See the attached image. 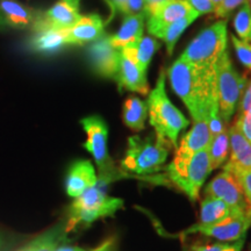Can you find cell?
I'll return each mask as SVG.
<instances>
[{"instance_id":"6da1fadb","label":"cell","mask_w":251,"mask_h":251,"mask_svg":"<svg viewBox=\"0 0 251 251\" xmlns=\"http://www.w3.org/2000/svg\"><path fill=\"white\" fill-rule=\"evenodd\" d=\"M175 93L185 103L193 121L206 120L213 101L218 100L215 70L194 67L179 57L168 70Z\"/></svg>"},{"instance_id":"7a4b0ae2","label":"cell","mask_w":251,"mask_h":251,"mask_svg":"<svg viewBox=\"0 0 251 251\" xmlns=\"http://www.w3.org/2000/svg\"><path fill=\"white\" fill-rule=\"evenodd\" d=\"M107 183L97 179L92 187L84 191L71 203L65 222V234L71 233L78 226L93 224L97 220L113 216L124 208V200L113 198L107 194Z\"/></svg>"},{"instance_id":"3957f363","label":"cell","mask_w":251,"mask_h":251,"mask_svg":"<svg viewBox=\"0 0 251 251\" xmlns=\"http://www.w3.org/2000/svg\"><path fill=\"white\" fill-rule=\"evenodd\" d=\"M149 122L155 129L158 139L168 142L172 148L177 149L178 136L190 121L169 99L165 90V72L159 75L157 84L149 94L148 102Z\"/></svg>"},{"instance_id":"277c9868","label":"cell","mask_w":251,"mask_h":251,"mask_svg":"<svg viewBox=\"0 0 251 251\" xmlns=\"http://www.w3.org/2000/svg\"><path fill=\"white\" fill-rule=\"evenodd\" d=\"M171 146L156 136L142 139L140 136H130L124 159L121 161V170L136 175H149L158 171L164 164Z\"/></svg>"},{"instance_id":"5b68a950","label":"cell","mask_w":251,"mask_h":251,"mask_svg":"<svg viewBox=\"0 0 251 251\" xmlns=\"http://www.w3.org/2000/svg\"><path fill=\"white\" fill-rule=\"evenodd\" d=\"M226 50L227 21L220 20L200 31L180 57L197 68L215 70L216 63Z\"/></svg>"},{"instance_id":"8992f818","label":"cell","mask_w":251,"mask_h":251,"mask_svg":"<svg viewBox=\"0 0 251 251\" xmlns=\"http://www.w3.org/2000/svg\"><path fill=\"white\" fill-rule=\"evenodd\" d=\"M247 83V77L241 76L236 71L228 50H226L215 65V86L219 111L226 124L233 118Z\"/></svg>"},{"instance_id":"52a82bcc","label":"cell","mask_w":251,"mask_h":251,"mask_svg":"<svg viewBox=\"0 0 251 251\" xmlns=\"http://www.w3.org/2000/svg\"><path fill=\"white\" fill-rule=\"evenodd\" d=\"M80 125L85 130L87 140L83 147L89 151L96 161L98 168V179L111 184L114 180L121 178L122 172L120 169L115 168L108 153L107 140L108 127L105 120L99 115H91L80 120Z\"/></svg>"},{"instance_id":"ba28073f","label":"cell","mask_w":251,"mask_h":251,"mask_svg":"<svg viewBox=\"0 0 251 251\" xmlns=\"http://www.w3.org/2000/svg\"><path fill=\"white\" fill-rule=\"evenodd\" d=\"M211 171V161L207 148L194 153L180 170L168 171V178L192 201H196L199 198L200 188Z\"/></svg>"},{"instance_id":"9c48e42d","label":"cell","mask_w":251,"mask_h":251,"mask_svg":"<svg viewBox=\"0 0 251 251\" xmlns=\"http://www.w3.org/2000/svg\"><path fill=\"white\" fill-rule=\"evenodd\" d=\"M251 227V213H235L222 221L213 225H194L184 235L200 233L206 236L216 238L220 242L234 243L246 238L248 229Z\"/></svg>"},{"instance_id":"30bf717a","label":"cell","mask_w":251,"mask_h":251,"mask_svg":"<svg viewBox=\"0 0 251 251\" xmlns=\"http://www.w3.org/2000/svg\"><path fill=\"white\" fill-rule=\"evenodd\" d=\"M212 135L206 120L194 121V125L188 133L181 139L179 147H177L174 161L166 168V171L180 170L194 153L201 151L209 147Z\"/></svg>"},{"instance_id":"8fae6325","label":"cell","mask_w":251,"mask_h":251,"mask_svg":"<svg viewBox=\"0 0 251 251\" xmlns=\"http://www.w3.org/2000/svg\"><path fill=\"white\" fill-rule=\"evenodd\" d=\"M80 1L81 0H58L47 12H40L31 29H68L74 26L81 17L79 13Z\"/></svg>"},{"instance_id":"7c38bea8","label":"cell","mask_w":251,"mask_h":251,"mask_svg":"<svg viewBox=\"0 0 251 251\" xmlns=\"http://www.w3.org/2000/svg\"><path fill=\"white\" fill-rule=\"evenodd\" d=\"M206 197L216 198L222 200L235 209L243 212L248 211V205L244 194L236 177L229 171H222L214 179H212L205 187ZM250 213V212H249Z\"/></svg>"},{"instance_id":"4fadbf2b","label":"cell","mask_w":251,"mask_h":251,"mask_svg":"<svg viewBox=\"0 0 251 251\" xmlns=\"http://www.w3.org/2000/svg\"><path fill=\"white\" fill-rule=\"evenodd\" d=\"M120 50L113 48L109 36L102 35L96 40L89 48V58L93 70L99 76L115 78L120 65Z\"/></svg>"},{"instance_id":"5bb4252c","label":"cell","mask_w":251,"mask_h":251,"mask_svg":"<svg viewBox=\"0 0 251 251\" xmlns=\"http://www.w3.org/2000/svg\"><path fill=\"white\" fill-rule=\"evenodd\" d=\"M193 11L192 6L186 0H164L155 6L146 17L148 19V31L152 35L155 31L180 20Z\"/></svg>"},{"instance_id":"9a60e30c","label":"cell","mask_w":251,"mask_h":251,"mask_svg":"<svg viewBox=\"0 0 251 251\" xmlns=\"http://www.w3.org/2000/svg\"><path fill=\"white\" fill-rule=\"evenodd\" d=\"M103 21L98 14L81 15L74 26L67 29L68 46H83L103 35Z\"/></svg>"},{"instance_id":"2e32d148","label":"cell","mask_w":251,"mask_h":251,"mask_svg":"<svg viewBox=\"0 0 251 251\" xmlns=\"http://www.w3.org/2000/svg\"><path fill=\"white\" fill-rule=\"evenodd\" d=\"M96 170L92 163L87 159L76 161L69 168L65 178V191L71 198H78L84 191L97 183Z\"/></svg>"},{"instance_id":"e0dca14e","label":"cell","mask_w":251,"mask_h":251,"mask_svg":"<svg viewBox=\"0 0 251 251\" xmlns=\"http://www.w3.org/2000/svg\"><path fill=\"white\" fill-rule=\"evenodd\" d=\"M228 134L230 157L224 166V170L231 174L236 171L251 170V143L240 133L235 124L228 128Z\"/></svg>"},{"instance_id":"ac0fdd59","label":"cell","mask_w":251,"mask_h":251,"mask_svg":"<svg viewBox=\"0 0 251 251\" xmlns=\"http://www.w3.org/2000/svg\"><path fill=\"white\" fill-rule=\"evenodd\" d=\"M115 79L118 81L120 91L127 90L130 92H137L142 96L149 93L147 72L141 70L130 58L124 54H121L120 65H119V71Z\"/></svg>"},{"instance_id":"d6986e66","label":"cell","mask_w":251,"mask_h":251,"mask_svg":"<svg viewBox=\"0 0 251 251\" xmlns=\"http://www.w3.org/2000/svg\"><path fill=\"white\" fill-rule=\"evenodd\" d=\"M0 12L8 27L19 29L33 27L40 14V12L15 0H0Z\"/></svg>"},{"instance_id":"ffe728a7","label":"cell","mask_w":251,"mask_h":251,"mask_svg":"<svg viewBox=\"0 0 251 251\" xmlns=\"http://www.w3.org/2000/svg\"><path fill=\"white\" fill-rule=\"evenodd\" d=\"M146 15L142 13L126 15L124 24L115 33L114 35L109 36V42L113 48L121 50L125 47L134 45L143 36V27Z\"/></svg>"},{"instance_id":"44dd1931","label":"cell","mask_w":251,"mask_h":251,"mask_svg":"<svg viewBox=\"0 0 251 251\" xmlns=\"http://www.w3.org/2000/svg\"><path fill=\"white\" fill-rule=\"evenodd\" d=\"M65 46H68L67 29L43 28L34 30V35L30 40V48L40 54H55Z\"/></svg>"},{"instance_id":"7402d4cb","label":"cell","mask_w":251,"mask_h":251,"mask_svg":"<svg viewBox=\"0 0 251 251\" xmlns=\"http://www.w3.org/2000/svg\"><path fill=\"white\" fill-rule=\"evenodd\" d=\"M159 47H161L159 43L153 37L144 36L137 41V42H135L134 45L122 48L120 51L121 54L130 58L141 70L147 72L150 61H151L155 52L159 49Z\"/></svg>"},{"instance_id":"603a6c76","label":"cell","mask_w":251,"mask_h":251,"mask_svg":"<svg viewBox=\"0 0 251 251\" xmlns=\"http://www.w3.org/2000/svg\"><path fill=\"white\" fill-rule=\"evenodd\" d=\"M235 213H246L240 209H235L222 200L216 198L206 197L200 206L199 225H213L216 222L235 214Z\"/></svg>"},{"instance_id":"cb8c5ba5","label":"cell","mask_w":251,"mask_h":251,"mask_svg":"<svg viewBox=\"0 0 251 251\" xmlns=\"http://www.w3.org/2000/svg\"><path fill=\"white\" fill-rule=\"evenodd\" d=\"M147 117H148V105L137 97L127 98L122 107V120L124 124L134 131L144 129Z\"/></svg>"},{"instance_id":"d4e9b609","label":"cell","mask_w":251,"mask_h":251,"mask_svg":"<svg viewBox=\"0 0 251 251\" xmlns=\"http://www.w3.org/2000/svg\"><path fill=\"white\" fill-rule=\"evenodd\" d=\"M200 15L201 14L198 13L197 11H193L192 13L186 15V17L180 19V20L175 21V23L168 25V26L163 27L161 29L155 31L152 35L164 41L166 45V49H168V54L171 56L172 52H174L176 43L179 40L181 34H183L184 31L186 30V28L190 26L191 24L194 23Z\"/></svg>"},{"instance_id":"484cf974","label":"cell","mask_w":251,"mask_h":251,"mask_svg":"<svg viewBox=\"0 0 251 251\" xmlns=\"http://www.w3.org/2000/svg\"><path fill=\"white\" fill-rule=\"evenodd\" d=\"M65 224L57 225L56 227L49 229L46 233L41 234L29 244H27L28 251H56L59 243L64 241Z\"/></svg>"},{"instance_id":"4316f807","label":"cell","mask_w":251,"mask_h":251,"mask_svg":"<svg viewBox=\"0 0 251 251\" xmlns=\"http://www.w3.org/2000/svg\"><path fill=\"white\" fill-rule=\"evenodd\" d=\"M229 150H230V144H229L228 129L212 137V141L208 147V155L212 170L219 169L220 166L225 164L226 161L228 159Z\"/></svg>"},{"instance_id":"83f0119b","label":"cell","mask_w":251,"mask_h":251,"mask_svg":"<svg viewBox=\"0 0 251 251\" xmlns=\"http://www.w3.org/2000/svg\"><path fill=\"white\" fill-rule=\"evenodd\" d=\"M234 28L238 39L251 42V9L248 0L238 8L234 19Z\"/></svg>"},{"instance_id":"f1b7e54d","label":"cell","mask_w":251,"mask_h":251,"mask_svg":"<svg viewBox=\"0 0 251 251\" xmlns=\"http://www.w3.org/2000/svg\"><path fill=\"white\" fill-rule=\"evenodd\" d=\"M231 42H233L238 61L243 67L251 71V42H244L235 35H231Z\"/></svg>"},{"instance_id":"f546056e","label":"cell","mask_w":251,"mask_h":251,"mask_svg":"<svg viewBox=\"0 0 251 251\" xmlns=\"http://www.w3.org/2000/svg\"><path fill=\"white\" fill-rule=\"evenodd\" d=\"M244 238L234 243H213V244H193L192 251H240L242 250Z\"/></svg>"},{"instance_id":"4dcf8cb0","label":"cell","mask_w":251,"mask_h":251,"mask_svg":"<svg viewBox=\"0 0 251 251\" xmlns=\"http://www.w3.org/2000/svg\"><path fill=\"white\" fill-rule=\"evenodd\" d=\"M236 179L242 187L244 199L248 205V211L251 213V170H243L233 172Z\"/></svg>"},{"instance_id":"1f68e13d","label":"cell","mask_w":251,"mask_h":251,"mask_svg":"<svg viewBox=\"0 0 251 251\" xmlns=\"http://www.w3.org/2000/svg\"><path fill=\"white\" fill-rule=\"evenodd\" d=\"M247 0H222L219 6H216L214 13L219 18H228L237 7H240Z\"/></svg>"},{"instance_id":"d6a6232c","label":"cell","mask_w":251,"mask_h":251,"mask_svg":"<svg viewBox=\"0 0 251 251\" xmlns=\"http://www.w3.org/2000/svg\"><path fill=\"white\" fill-rule=\"evenodd\" d=\"M235 126L240 133L251 143V114L250 113H238Z\"/></svg>"},{"instance_id":"836d02e7","label":"cell","mask_w":251,"mask_h":251,"mask_svg":"<svg viewBox=\"0 0 251 251\" xmlns=\"http://www.w3.org/2000/svg\"><path fill=\"white\" fill-rule=\"evenodd\" d=\"M238 105H240L238 113H250L251 114V79L248 80Z\"/></svg>"},{"instance_id":"e575fe53","label":"cell","mask_w":251,"mask_h":251,"mask_svg":"<svg viewBox=\"0 0 251 251\" xmlns=\"http://www.w3.org/2000/svg\"><path fill=\"white\" fill-rule=\"evenodd\" d=\"M143 7H144V0H127L122 13L125 15L137 14V13H141V11H143Z\"/></svg>"},{"instance_id":"d590c367","label":"cell","mask_w":251,"mask_h":251,"mask_svg":"<svg viewBox=\"0 0 251 251\" xmlns=\"http://www.w3.org/2000/svg\"><path fill=\"white\" fill-rule=\"evenodd\" d=\"M93 251H117V241L114 237L107 238Z\"/></svg>"},{"instance_id":"8d00e7d4","label":"cell","mask_w":251,"mask_h":251,"mask_svg":"<svg viewBox=\"0 0 251 251\" xmlns=\"http://www.w3.org/2000/svg\"><path fill=\"white\" fill-rule=\"evenodd\" d=\"M162 1H164V0H144V7H143L144 15L147 17V15L151 12V9L155 7V6L161 4Z\"/></svg>"},{"instance_id":"74e56055","label":"cell","mask_w":251,"mask_h":251,"mask_svg":"<svg viewBox=\"0 0 251 251\" xmlns=\"http://www.w3.org/2000/svg\"><path fill=\"white\" fill-rule=\"evenodd\" d=\"M56 251H86L85 249L80 247L76 246H69V244H62V246H58Z\"/></svg>"},{"instance_id":"f35d334b","label":"cell","mask_w":251,"mask_h":251,"mask_svg":"<svg viewBox=\"0 0 251 251\" xmlns=\"http://www.w3.org/2000/svg\"><path fill=\"white\" fill-rule=\"evenodd\" d=\"M111 1L115 8L119 9L120 12H124L126 1H127V0H111Z\"/></svg>"},{"instance_id":"ab89813d","label":"cell","mask_w":251,"mask_h":251,"mask_svg":"<svg viewBox=\"0 0 251 251\" xmlns=\"http://www.w3.org/2000/svg\"><path fill=\"white\" fill-rule=\"evenodd\" d=\"M8 27L7 24H6L5 19H4V15L1 14V12H0V29H4V28Z\"/></svg>"},{"instance_id":"60d3db41","label":"cell","mask_w":251,"mask_h":251,"mask_svg":"<svg viewBox=\"0 0 251 251\" xmlns=\"http://www.w3.org/2000/svg\"><path fill=\"white\" fill-rule=\"evenodd\" d=\"M211 1L213 2V4H214V6L216 7V6H219V5H220V2H221L222 0H211Z\"/></svg>"},{"instance_id":"b9f144b4","label":"cell","mask_w":251,"mask_h":251,"mask_svg":"<svg viewBox=\"0 0 251 251\" xmlns=\"http://www.w3.org/2000/svg\"><path fill=\"white\" fill-rule=\"evenodd\" d=\"M18 251H28V249H27V246H26V247H24V248H21V249H19Z\"/></svg>"},{"instance_id":"7bdbcfd3","label":"cell","mask_w":251,"mask_h":251,"mask_svg":"<svg viewBox=\"0 0 251 251\" xmlns=\"http://www.w3.org/2000/svg\"><path fill=\"white\" fill-rule=\"evenodd\" d=\"M248 2H249V6H250V9H251V0H248Z\"/></svg>"},{"instance_id":"ee69618b","label":"cell","mask_w":251,"mask_h":251,"mask_svg":"<svg viewBox=\"0 0 251 251\" xmlns=\"http://www.w3.org/2000/svg\"><path fill=\"white\" fill-rule=\"evenodd\" d=\"M0 246H1V243H0Z\"/></svg>"},{"instance_id":"f6af8a7d","label":"cell","mask_w":251,"mask_h":251,"mask_svg":"<svg viewBox=\"0 0 251 251\" xmlns=\"http://www.w3.org/2000/svg\"><path fill=\"white\" fill-rule=\"evenodd\" d=\"M240 251H241V250H240Z\"/></svg>"}]
</instances>
